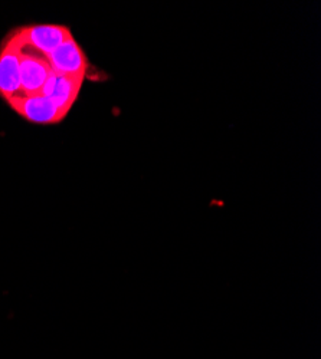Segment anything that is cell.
I'll return each mask as SVG.
<instances>
[{"label": "cell", "mask_w": 321, "mask_h": 359, "mask_svg": "<svg viewBox=\"0 0 321 359\" xmlns=\"http://www.w3.org/2000/svg\"><path fill=\"white\" fill-rule=\"evenodd\" d=\"M20 52L18 32H12L0 48V97L5 101L20 95Z\"/></svg>", "instance_id": "obj_3"}, {"label": "cell", "mask_w": 321, "mask_h": 359, "mask_svg": "<svg viewBox=\"0 0 321 359\" xmlns=\"http://www.w3.org/2000/svg\"><path fill=\"white\" fill-rule=\"evenodd\" d=\"M53 74L48 57L35 52H20V94L26 97L41 95L42 88Z\"/></svg>", "instance_id": "obj_4"}, {"label": "cell", "mask_w": 321, "mask_h": 359, "mask_svg": "<svg viewBox=\"0 0 321 359\" xmlns=\"http://www.w3.org/2000/svg\"><path fill=\"white\" fill-rule=\"evenodd\" d=\"M16 32L23 48H31L44 56H48L67 41L74 38L70 29L63 25L23 26L16 29Z\"/></svg>", "instance_id": "obj_2"}, {"label": "cell", "mask_w": 321, "mask_h": 359, "mask_svg": "<svg viewBox=\"0 0 321 359\" xmlns=\"http://www.w3.org/2000/svg\"><path fill=\"white\" fill-rule=\"evenodd\" d=\"M46 57L52 71L58 75L85 78L90 67L89 57H86L85 52L74 38L55 49Z\"/></svg>", "instance_id": "obj_5"}, {"label": "cell", "mask_w": 321, "mask_h": 359, "mask_svg": "<svg viewBox=\"0 0 321 359\" xmlns=\"http://www.w3.org/2000/svg\"><path fill=\"white\" fill-rule=\"evenodd\" d=\"M84 79V76H65L53 72L44 85L41 95L51 98L68 115L81 93Z\"/></svg>", "instance_id": "obj_6"}, {"label": "cell", "mask_w": 321, "mask_h": 359, "mask_svg": "<svg viewBox=\"0 0 321 359\" xmlns=\"http://www.w3.org/2000/svg\"><path fill=\"white\" fill-rule=\"evenodd\" d=\"M9 107L18 112L26 121L39 126L58 124L65 119L67 114L58 107L51 98L44 95H15L6 100Z\"/></svg>", "instance_id": "obj_1"}]
</instances>
